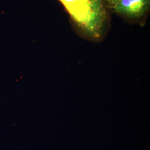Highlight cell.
Segmentation results:
<instances>
[{"mask_svg":"<svg viewBox=\"0 0 150 150\" xmlns=\"http://www.w3.org/2000/svg\"><path fill=\"white\" fill-rule=\"evenodd\" d=\"M68 12L77 32L86 40L101 41L109 16L105 0H59Z\"/></svg>","mask_w":150,"mask_h":150,"instance_id":"obj_1","label":"cell"},{"mask_svg":"<svg viewBox=\"0 0 150 150\" xmlns=\"http://www.w3.org/2000/svg\"><path fill=\"white\" fill-rule=\"evenodd\" d=\"M150 0H120L112 10L129 20H139L150 10Z\"/></svg>","mask_w":150,"mask_h":150,"instance_id":"obj_2","label":"cell"},{"mask_svg":"<svg viewBox=\"0 0 150 150\" xmlns=\"http://www.w3.org/2000/svg\"><path fill=\"white\" fill-rule=\"evenodd\" d=\"M107 8L112 10L120 0H105Z\"/></svg>","mask_w":150,"mask_h":150,"instance_id":"obj_3","label":"cell"}]
</instances>
